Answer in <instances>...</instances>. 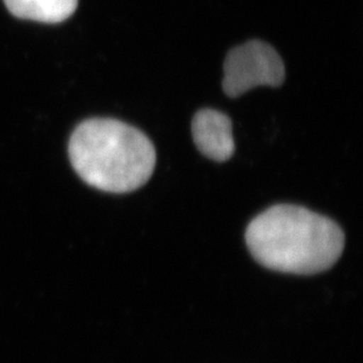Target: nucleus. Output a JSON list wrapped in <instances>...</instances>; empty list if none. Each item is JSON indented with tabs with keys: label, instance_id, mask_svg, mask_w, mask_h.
<instances>
[{
	"label": "nucleus",
	"instance_id": "obj_2",
	"mask_svg": "<svg viewBox=\"0 0 363 363\" xmlns=\"http://www.w3.org/2000/svg\"><path fill=\"white\" fill-rule=\"evenodd\" d=\"M72 167L94 189L128 193L150 180L157 153L140 130L107 118H94L77 127L69 144Z\"/></svg>",
	"mask_w": 363,
	"mask_h": 363
},
{
	"label": "nucleus",
	"instance_id": "obj_5",
	"mask_svg": "<svg viewBox=\"0 0 363 363\" xmlns=\"http://www.w3.org/2000/svg\"><path fill=\"white\" fill-rule=\"evenodd\" d=\"M11 13L21 19L57 24L71 17L78 0H4Z\"/></svg>",
	"mask_w": 363,
	"mask_h": 363
},
{
	"label": "nucleus",
	"instance_id": "obj_1",
	"mask_svg": "<svg viewBox=\"0 0 363 363\" xmlns=\"http://www.w3.org/2000/svg\"><path fill=\"white\" fill-rule=\"evenodd\" d=\"M245 238L259 264L291 274L327 271L345 248V234L335 221L294 205L266 209L250 221Z\"/></svg>",
	"mask_w": 363,
	"mask_h": 363
},
{
	"label": "nucleus",
	"instance_id": "obj_3",
	"mask_svg": "<svg viewBox=\"0 0 363 363\" xmlns=\"http://www.w3.org/2000/svg\"><path fill=\"white\" fill-rule=\"evenodd\" d=\"M223 73V91L230 98L242 96L257 86L279 87L286 77L281 57L261 40L232 48L225 59Z\"/></svg>",
	"mask_w": 363,
	"mask_h": 363
},
{
	"label": "nucleus",
	"instance_id": "obj_4",
	"mask_svg": "<svg viewBox=\"0 0 363 363\" xmlns=\"http://www.w3.org/2000/svg\"><path fill=\"white\" fill-rule=\"evenodd\" d=\"M193 140L202 155L214 162H227L235 150L233 125L223 112L200 110L192 121Z\"/></svg>",
	"mask_w": 363,
	"mask_h": 363
}]
</instances>
